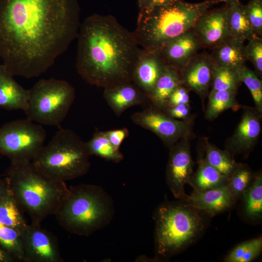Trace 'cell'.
Segmentation results:
<instances>
[{
	"label": "cell",
	"mask_w": 262,
	"mask_h": 262,
	"mask_svg": "<svg viewBox=\"0 0 262 262\" xmlns=\"http://www.w3.org/2000/svg\"><path fill=\"white\" fill-rule=\"evenodd\" d=\"M103 98L117 116L136 105H145L148 97L133 82L121 83L104 89Z\"/></svg>",
	"instance_id": "9a60e30c"
},
{
	"label": "cell",
	"mask_w": 262,
	"mask_h": 262,
	"mask_svg": "<svg viewBox=\"0 0 262 262\" xmlns=\"http://www.w3.org/2000/svg\"><path fill=\"white\" fill-rule=\"evenodd\" d=\"M164 66L156 52L141 49L133 68L132 82L148 97Z\"/></svg>",
	"instance_id": "4fadbf2b"
},
{
	"label": "cell",
	"mask_w": 262,
	"mask_h": 262,
	"mask_svg": "<svg viewBox=\"0 0 262 262\" xmlns=\"http://www.w3.org/2000/svg\"><path fill=\"white\" fill-rule=\"evenodd\" d=\"M205 160L221 174L229 178L239 164L231 157L229 152L207 144Z\"/></svg>",
	"instance_id": "83f0119b"
},
{
	"label": "cell",
	"mask_w": 262,
	"mask_h": 262,
	"mask_svg": "<svg viewBox=\"0 0 262 262\" xmlns=\"http://www.w3.org/2000/svg\"><path fill=\"white\" fill-rule=\"evenodd\" d=\"M243 43L231 37L220 43L215 54L218 66L235 71L244 66L247 57Z\"/></svg>",
	"instance_id": "7402d4cb"
},
{
	"label": "cell",
	"mask_w": 262,
	"mask_h": 262,
	"mask_svg": "<svg viewBox=\"0 0 262 262\" xmlns=\"http://www.w3.org/2000/svg\"><path fill=\"white\" fill-rule=\"evenodd\" d=\"M227 4V25L229 37L242 42L257 37L247 18L245 6L239 1Z\"/></svg>",
	"instance_id": "ffe728a7"
},
{
	"label": "cell",
	"mask_w": 262,
	"mask_h": 262,
	"mask_svg": "<svg viewBox=\"0 0 262 262\" xmlns=\"http://www.w3.org/2000/svg\"><path fill=\"white\" fill-rule=\"evenodd\" d=\"M218 1L206 0L192 3L173 0L165 6L139 13L133 33L143 49L157 52L196 26L201 16Z\"/></svg>",
	"instance_id": "277c9868"
},
{
	"label": "cell",
	"mask_w": 262,
	"mask_h": 262,
	"mask_svg": "<svg viewBox=\"0 0 262 262\" xmlns=\"http://www.w3.org/2000/svg\"><path fill=\"white\" fill-rule=\"evenodd\" d=\"M10 192V188L6 178H0V201Z\"/></svg>",
	"instance_id": "b9f144b4"
},
{
	"label": "cell",
	"mask_w": 262,
	"mask_h": 262,
	"mask_svg": "<svg viewBox=\"0 0 262 262\" xmlns=\"http://www.w3.org/2000/svg\"><path fill=\"white\" fill-rule=\"evenodd\" d=\"M235 92L229 90L212 91L206 110V117L213 119L226 110L237 108Z\"/></svg>",
	"instance_id": "f546056e"
},
{
	"label": "cell",
	"mask_w": 262,
	"mask_h": 262,
	"mask_svg": "<svg viewBox=\"0 0 262 262\" xmlns=\"http://www.w3.org/2000/svg\"><path fill=\"white\" fill-rule=\"evenodd\" d=\"M245 6L246 14L250 24L257 35L262 33V3L251 0Z\"/></svg>",
	"instance_id": "e575fe53"
},
{
	"label": "cell",
	"mask_w": 262,
	"mask_h": 262,
	"mask_svg": "<svg viewBox=\"0 0 262 262\" xmlns=\"http://www.w3.org/2000/svg\"><path fill=\"white\" fill-rule=\"evenodd\" d=\"M187 138L181 139L171 147L166 169L167 185L175 198L185 199V186L192 175L194 164Z\"/></svg>",
	"instance_id": "8fae6325"
},
{
	"label": "cell",
	"mask_w": 262,
	"mask_h": 262,
	"mask_svg": "<svg viewBox=\"0 0 262 262\" xmlns=\"http://www.w3.org/2000/svg\"><path fill=\"white\" fill-rule=\"evenodd\" d=\"M256 0L259 2L260 3H262V0Z\"/></svg>",
	"instance_id": "f6af8a7d"
},
{
	"label": "cell",
	"mask_w": 262,
	"mask_h": 262,
	"mask_svg": "<svg viewBox=\"0 0 262 262\" xmlns=\"http://www.w3.org/2000/svg\"><path fill=\"white\" fill-rule=\"evenodd\" d=\"M212 74L210 64L206 60H201L195 63L188 69L185 81L190 87L201 94L208 89Z\"/></svg>",
	"instance_id": "4316f807"
},
{
	"label": "cell",
	"mask_w": 262,
	"mask_h": 262,
	"mask_svg": "<svg viewBox=\"0 0 262 262\" xmlns=\"http://www.w3.org/2000/svg\"><path fill=\"white\" fill-rule=\"evenodd\" d=\"M115 214L111 196L100 186L81 184L69 193L54 215L65 230L87 237L108 226Z\"/></svg>",
	"instance_id": "8992f818"
},
{
	"label": "cell",
	"mask_w": 262,
	"mask_h": 262,
	"mask_svg": "<svg viewBox=\"0 0 262 262\" xmlns=\"http://www.w3.org/2000/svg\"><path fill=\"white\" fill-rule=\"evenodd\" d=\"M228 5L206 11L196 25L202 42L207 45L220 43L229 37L227 25Z\"/></svg>",
	"instance_id": "e0dca14e"
},
{
	"label": "cell",
	"mask_w": 262,
	"mask_h": 262,
	"mask_svg": "<svg viewBox=\"0 0 262 262\" xmlns=\"http://www.w3.org/2000/svg\"><path fill=\"white\" fill-rule=\"evenodd\" d=\"M76 97L68 82L51 78L37 81L29 89L27 118L41 125L61 128Z\"/></svg>",
	"instance_id": "ba28073f"
},
{
	"label": "cell",
	"mask_w": 262,
	"mask_h": 262,
	"mask_svg": "<svg viewBox=\"0 0 262 262\" xmlns=\"http://www.w3.org/2000/svg\"><path fill=\"white\" fill-rule=\"evenodd\" d=\"M196 46L194 35L187 32L167 43L156 53L164 65L175 68L189 58Z\"/></svg>",
	"instance_id": "d6986e66"
},
{
	"label": "cell",
	"mask_w": 262,
	"mask_h": 262,
	"mask_svg": "<svg viewBox=\"0 0 262 262\" xmlns=\"http://www.w3.org/2000/svg\"><path fill=\"white\" fill-rule=\"evenodd\" d=\"M22 212L10 192L0 201V223L16 230L22 234L28 226Z\"/></svg>",
	"instance_id": "cb8c5ba5"
},
{
	"label": "cell",
	"mask_w": 262,
	"mask_h": 262,
	"mask_svg": "<svg viewBox=\"0 0 262 262\" xmlns=\"http://www.w3.org/2000/svg\"><path fill=\"white\" fill-rule=\"evenodd\" d=\"M219 1H224L226 3V4H229L230 3L239 1V0H218Z\"/></svg>",
	"instance_id": "ee69618b"
},
{
	"label": "cell",
	"mask_w": 262,
	"mask_h": 262,
	"mask_svg": "<svg viewBox=\"0 0 262 262\" xmlns=\"http://www.w3.org/2000/svg\"><path fill=\"white\" fill-rule=\"evenodd\" d=\"M254 177L248 166L239 164L229 178L228 183L229 190L236 200L249 186Z\"/></svg>",
	"instance_id": "1f68e13d"
},
{
	"label": "cell",
	"mask_w": 262,
	"mask_h": 262,
	"mask_svg": "<svg viewBox=\"0 0 262 262\" xmlns=\"http://www.w3.org/2000/svg\"><path fill=\"white\" fill-rule=\"evenodd\" d=\"M262 250V238H256L235 246L224 259L226 262H250L257 258Z\"/></svg>",
	"instance_id": "f1b7e54d"
},
{
	"label": "cell",
	"mask_w": 262,
	"mask_h": 262,
	"mask_svg": "<svg viewBox=\"0 0 262 262\" xmlns=\"http://www.w3.org/2000/svg\"><path fill=\"white\" fill-rule=\"evenodd\" d=\"M168 116L175 119H185L189 115L188 104H181L174 106H166L163 110Z\"/></svg>",
	"instance_id": "74e56055"
},
{
	"label": "cell",
	"mask_w": 262,
	"mask_h": 262,
	"mask_svg": "<svg viewBox=\"0 0 262 262\" xmlns=\"http://www.w3.org/2000/svg\"><path fill=\"white\" fill-rule=\"evenodd\" d=\"M77 0H0V57L14 75L45 73L77 37Z\"/></svg>",
	"instance_id": "6da1fadb"
},
{
	"label": "cell",
	"mask_w": 262,
	"mask_h": 262,
	"mask_svg": "<svg viewBox=\"0 0 262 262\" xmlns=\"http://www.w3.org/2000/svg\"><path fill=\"white\" fill-rule=\"evenodd\" d=\"M32 223L21 234L24 262H62L56 237L41 227Z\"/></svg>",
	"instance_id": "7c38bea8"
},
{
	"label": "cell",
	"mask_w": 262,
	"mask_h": 262,
	"mask_svg": "<svg viewBox=\"0 0 262 262\" xmlns=\"http://www.w3.org/2000/svg\"><path fill=\"white\" fill-rule=\"evenodd\" d=\"M239 82L235 70L217 66L214 69L213 85L212 91H235Z\"/></svg>",
	"instance_id": "836d02e7"
},
{
	"label": "cell",
	"mask_w": 262,
	"mask_h": 262,
	"mask_svg": "<svg viewBox=\"0 0 262 262\" xmlns=\"http://www.w3.org/2000/svg\"><path fill=\"white\" fill-rule=\"evenodd\" d=\"M151 0H138L139 12H142L146 10L150 4Z\"/></svg>",
	"instance_id": "7bdbcfd3"
},
{
	"label": "cell",
	"mask_w": 262,
	"mask_h": 262,
	"mask_svg": "<svg viewBox=\"0 0 262 262\" xmlns=\"http://www.w3.org/2000/svg\"><path fill=\"white\" fill-rule=\"evenodd\" d=\"M77 38L76 69L88 83L104 89L132 82L141 49L133 32L115 17L89 16L81 23Z\"/></svg>",
	"instance_id": "7a4b0ae2"
},
{
	"label": "cell",
	"mask_w": 262,
	"mask_h": 262,
	"mask_svg": "<svg viewBox=\"0 0 262 262\" xmlns=\"http://www.w3.org/2000/svg\"><path fill=\"white\" fill-rule=\"evenodd\" d=\"M260 114L250 108L245 109L240 122L227 143L232 152L247 151L255 144L261 131Z\"/></svg>",
	"instance_id": "2e32d148"
},
{
	"label": "cell",
	"mask_w": 262,
	"mask_h": 262,
	"mask_svg": "<svg viewBox=\"0 0 262 262\" xmlns=\"http://www.w3.org/2000/svg\"><path fill=\"white\" fill-rule=\"evenodd\" d=\"M173 0H151L148 8L143 12L148 11L156 8L165 6Z\"/></svg>",
	"instance_id": "ab89813d"
},
{
	"label": "cell",
	"mask_w": 262,
	"mask_h": 262,
	"mask_svg": "<svg viewBox=\"0 0 262 262\" xmlns=\"http://www.w3.org/2000/svg\"><path fill=\"white\" fill-rule=\"evenodd\" d=\"M180 84L179 74L176 68L164 66L150 95L148 97L153 106L163 110L167 105L169 98Z\"/></svg>",
	"instance_id": "44dd1931"
},
{
	"label": "cell",
	"mask_w": 262,
	"mask_h": 262,
	"mask_svg": "<svg viewBox=\"0 0 262 262\" xmlns=\"http://www.w3.org/2000/svg\"><path fill=\"white\" fill-rule=\"evenodd\" d=\"M90 156L85 142L79 135L70 129L60 128L31 163L47 177L65 182L87 173Z\"/></svg>",
	"instance_id": "52a82bcc"
},
{
	"label": "cell",
	"mask_w": 262,
	"mask_h": 262,
	"mask_svg": "<svg viewBox=\"0 0 262 262\" xmlns=\"http://www.w3.org/2000/svg\"><path fill=\"white\" fill-rule=\"evenodd\" d=\"M131 119L135 125L153 132L169 148L179 140L187 138L191 131L187 122L172 118L154 106L133 113Z\"/></svg>",
	"instance_id": "30bf717a"
},
{
	"label": "cell",
	"mask_w": 262,
	"mask_h": 262,
	"mask_svg": "<svg viewBox=\"0 0 262 262\" xmlns=\"http://www.w3.org/2000/svg\"><path fill=\"white\" fill-rule=\"evenodd\" d=\"M105 132L112 145L118 150H120L121 144L129 135V131L126 128L107 131Z\"/></svg>",
	"instance_id": "8d00e7d4"
},
{
	"label": "cell",
	"mask_w": 262,
	"mask_h": 262,
	"mask_svg": "<svg viewBox=\"0 0 262 262\" xmlns=\"http://www.w3.org/2000/svg\"><path fill=\"white\" fill-rule=\"evenodd\" d=\"M10 162L6 178L11 193L31 222L41 224L47 217L54 215L69 193L65 182L44 175L30 161Z\"/></svg>",
	"instance_id": "3957f363"
},
{
	"label": "cell",
	"mask_w": 262,
	"mask_h": 262,
	"mask_svg": "<svg viewBox=\"0 0 262 262\" xmlns=\"http://www.w3.org/2000/svg\"><path fill=\"white\" fill-rule=\"evenodd\" d=\"M14 75L3 64L0 65V107L7 110L27 109L29 89H26L14 79Z\"/></svg>",
	"instance_id": "ac0fdd59"
},
{
	"label": "cell",
	"mask_w": 262,
	"mask_h": 262,
	"mask_svg": "<svg viewBox=\"0 0 262 262\" xmlns=\"http://www.w3.org/2000/svg\"><path fill=\"white\" fill-rule=\"evenodd\" d=\"M229 178L207 163L200 159L196 171L188 183L196 191H204L228 184Z\"/></svg>",
	"instance_id": "603a6c76"
},
{
	"label": "cell",
	"mask_w": 262,
	"mask_h": 262,
	"mask_svg": "<svg viewBox=\"0 0 262 262\" xmlns=\"http://www.w3.org/2000/svg\"><path fill=\"white\" fill-rule=\"evenodd\" d=\"M244 210L252 219H260L262 215V175L255 176L249 186L243 193Z\"/></svg>",
	"instance_id": "484cf974"
},
{
	"label": "cell",
	"mask_w": 262,
	"mask_h": 262,
	"mask_svg": "<svg viewBox=\"0 0 262 262\" xmlns=\"http://www.w3.org/2000/svg\"><path fill=\"white\" fill-rule=\"evenodd\" d=\"M46 137L42 125L27 118L11 121L0 127V154L10 161H31Z\"/></svg>",
	"instance_id": "9c48e42d"
},
{
	"label": "cell",
	"mask_w": 262,
	"mask_h": 262,
	"mask_svg": "<svg viewBox=\"0 0 262 262\" xmlns=\"http://www.w3.org/2000/svg\"><path fill=\"white\" fill-rule=\"evenodd\" d=\"M0 245L17 262H24L21 234L16 230L0 223Z\"/></svg>",
	"instance_id": "4dcf8cb0"
},
{
	"label": "cell",
	"mask_w": 262,
	"mask_h": 262,
	"mask_svg": "<svg viewBox=\"0 0 262 262\" xmlns=\"http://www.w3.org/2000/svg\"><path fill=\"white\" fill-rule=\"evenodd\" d=\"M247 59L253 64L259 75L262 73V40L257 37L249 41L245 47Z\"/></svg>",
	"instance_id": "d590c367"
},
{
	"label": "cell",
	"mask_w": 262,
	"mask_h": 262,
	"mask_svg": "<svg viewBox=\"0 0 262 262\" xmlns=\"http://www.w3.org/2000/svg\"><path fill=\"white\" fill-rule=\"evenodd\" d=\"M202 213L185 199L161 203L153 216L156 257L168 259L193 244L205 227Z\"/></svg>",
	"instance_id": "5b68a950"
},
{
	"label": "cell",
	"mask_w": 262,
	"mask_h": 262,
	"mask_svg": "<svg viewBox=\"0 0 262 262\" xmlns=\"http://www.w3.org/2000/svg\"><path fill=\"white\" fill-rule=\"evenodd\" d=\"M185 199L197 209L211 216L229 209L236 201L228 184L204 191L194 190Z\"/></svg>",
	"instance_id": "5bb4252c"
},
{
	"label": "cell",
	"mask_w": 262,
	"mask_h": 262,
	"mask_svg": "<svg viewBox=\"0 0 262 262\" xmlns=\"http://www.w3.org/2000/svg\"><path fill=\"white\" fill-rule=\"evenodd\" d=\"M85 143L91 156L95 155L115 163L124 159L123 153L112 145L104 131H96Z\"/></svg>",
	"instance_id": "d4e9b609"
},
{
	"label": "cell",
	"mask_w": 262,
	"mask_h": 262,
	"mask_svg": "<svg viewBox=\"0 0 262 262\" xmlns=\"http://www.w3.org/2000/svg\"><path fill=\"white\" fill-rule=\"evenodd\" d=\"M189 100V95L186 89L179 85L170 95L166 106H174L181 104H187Z\"/></svg>",
	"instance_id": "f35d334b"
},
{
	"label": "cell",
	"mask_w": 262,
	"mask_h": 262,
	"mask_svg": "<svg viewBox=\"0 0 262 262\" xmlns=\"http://www.w3.org/2000/svg\"><path fill=\"white\" fill-rule=\"evenodd\" d=\"M239 82H243L248 88L252 96L257 111L262 112V84L256 74L243 66L236 70Z\"/></svg>",
	"instance_id": "d6a6232c"
},
{
	"label": "cell",
	"mask_w": 262,
	"mask_h": 262,
	"mask_svg": "<svg viewBox=\"0 0 262 262\" xmlns=\"http://www.w3.org/2000/svg\"><path fill=\"white\" fill-rule=\"evenodd\" d=\"M17 261L0 245V262H15Z\"/></svg>",
	"instance_id": "60d3db41"
}]
</instances>
